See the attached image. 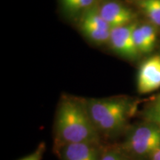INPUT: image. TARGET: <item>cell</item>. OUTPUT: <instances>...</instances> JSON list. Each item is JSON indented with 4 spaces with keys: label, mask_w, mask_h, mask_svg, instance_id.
Instances as JSON below:
<instances>
[{
    "label": "cell",
    "mask_w": 160,
    "mask_h": 160,
    "mask_svg": "<svg viewBox=\"0 0 160 160\" xmlns=\"http://www.w3.org/2000/svg\"><path fill=\"white\" fill-rule=\"evenodd\" d=\"M160 147V127L151 123L139 125L130 132L125 142V149L139 157H151Z\"/></svg>",
    "instance_id": "3957f363"
},
{
    "label": "cell",
    "mask_w": 160,
    "mask_h": 160,
    "mask_svg": "<svg viewBox=\"0 0 160 160\" xmlns=\"http://www.w3.org/2000/svg\"><path fill=\"white\" fill-rule=\"evenodd\" d=\"M99 160H126V159L119 151L111 150L102 154Z\"/></svg>",
    "instance_id": "5bb4252c"
},
{
    "label": "cell",
    "mask_w": 160,
    "mask_h": 160,
    "mask_svg": "<svg viewBox=\"0 0 160 160\" xmlns=\"http://www.w3.org/2000/svg\"><path fill=\"white\" fill-rule=\"evenodd\" d=\"M85 104L98 131L109 136L124 128L132 112V104L122 98L91 99Z\"/></svg>",
    "instance_id": "7a4b0ae2"
},
{
    "label": "cell",
    "mask_w": 160,
    "mask_h": 160,
    "mask_svg": "<svg viewBox=\"0 0 160 160\" xmlns=\"http://www.w3.org/2000/svg\"><path fill=\"white\" fill-rule=\"evenodd\" d=\"M57 137L61 145L71 143L98 145L99 131L80 100L66 99L62 102L56 119Z\"/></svg>",
    "instance_id": "6da1fadb"
},
{
    "label": "cell",
    "mask_w": 160,
    "mask_h": 160,
    "mask_svg": "<svg viewBox=\"0 0 160 160\" xmlns=\"http://www.w3.org/2000/svg\"><path fill=\"white\" fill-rule=\"evenodd\" d=\"M95 1L96 0H76L70 11V13H77L82 10H85V11H88L93 8Z\"/></svg>",
    "instance_id": "4fadbf2b"
},
{
    "label": "cell",
    "mask_w": 160,
    "mask_h": 160,
    "mask_svg": "<svg viewBox=\"0 0 160 160\" xmlns=\"http://www.w3.org/2000/svg\"><path fill=\"white\" fill-rule=\"evenodd\" d=\"M136 24L122 26L113 28L111 31L109 42L116 53L128 59H134L138 52L133 42V32Z\"/></svg>",
    "instance_id": "5b68a950"
},
{
    "label": "cell",
    "mask_w": 160,
    "mask_h": 160,
    "mask_svg": "<svg viewBox=\"0 0 160 160\" xmlns=\"http://www.w3.org/2000/svg\"><path fill=\"white\" fill-rule=\"evenodd\" d=\"M160 88V56L154 55L140 66L137 76V90L147 94Z\"/></svg>",
    "instance_id": "277c9868"
},
{
    "label": "cell",
    "mask_w": 160,
    "mask_h": 160,
    "mask_svg": "<svg viewBox=\"0 0 160 160\" xmlns=\"http://www.w3.org/2000/svg\"><path fill=\"white\" fill-rule=\"evenodd\" d=\"M133 37L135 46L139 53H148L153 51V48L148 43L147 40L145 39L138 25H136L135 28L133 30Z\"/></svg>",
    "instance_id": "30bf717a"
},
{
    "label": "cell",
    "mask_w": 160,
    "mask_h": 160,
    "mask_svg": "<svg viewBox=\"0 0 160 160\" xmlns=\"http://www.w3.org/2000/svg\"><path fill=\"white\" fill-rule=\"evenodd\" d=\"M139 27L145 39L147 40L148 43L153 49L156 41H157V31H156L155 28L149 24H144V25H139Z\"/></svg>",
    "instance_id": "7c38bea8"
},
{
    "label": "cell",
    "mask_w": 160,
    "mask_h": 160,
    "mask_svg": "<svg viewBox=\"0 0 160 160\" xmlns=\"http://www.w3.org/2000/svg\"><path fill=\"white\" fill-rule=\"evenodd\" d=\"M158 99H160V97H159V98H158Z\"/></svg>",
    "instance_id": "ac0fdd59"
},
{
    "label": "cell",
    "mask_w": 160,
    "mask_h": 160,
    "mask_svg": "<svg viewBox=\"0 0 160 160\" xmlns=\"http://www.w3.org/2000/svg\"><path fill=\"white\" fill-rule=\"evenodd\" d=\"M145 117L151 123L156 124L160 127V99L157 101L146 111Z\"/></svg>",
    "instance_id": "8fae6325"
},
{
    "label": "cell",
    "mask_w": 160,
    "mask_h": 160,
    "mask_svg": "<svg viewBox=\"0 0 160 160\" xmlns=\"http://www.w3.org/2000/svg\"><path fill=\"white\" fill-rule=\"evenodd\" d=\"M44 149H45V146L40 145L31 154L27 156V157H24L19 160H41L42 157V153L44 152Z\"/></svg>",
    "instance_id": "9a60e30c"
},
{
    "label": "cell",
    "mask_w": 160,
    "mask_h": 160,
    "mask_svg": "<svg viewBox=\"0 0 160 160\" xmlns=\"http://www.w3.org/2000/svg\"><path fill=\"white\" fill-rule=\"evenodd\" d=\"M60 154L62 160H99L97 145L89 143H71L61 145Z\"/></svg>",
    "instance_id": "52a82bcc"
},
{
    "label": "cell",
    "mask_w": 160,
    "mask_h": 160,
    "mask_svg": "<svg viewBox=\"0 0 160 160\" xmlns=\"http://www.w3.org/2000/svg\"><path fill=\"white\" fill-rule=\"evenodd\" d=\"M80 28L88 39H91L93 42L97 44L109 42L111 31L101 29L97 26L84 22H80Z\"/></svg>",
    "instance_id": "ba28073f"
},
{
    "label": "cell",
    "mask_w": 160,
    "mask_h": 160,
    "mask_svg": "<svg viewBox=\"0 0 160 160\" xmlns=\"http://www.w3.org/2000/svg\"><path fill=\"white\" fill-rule=\"evenodd\" d=\"M99 13L112 29L131 24L134 15L125 6L117 2L110 1L102 5Z\"/></svg>",
    "instance_id": "8992f818"
},
{
    "label": "cell",
    "mask_w": 160,
    "mask_h": 160,
    "mask_svg": "<svg viewBox=\"0 0 160 160\" xmlns=\"http://www.w3.org/2000/svg\"><path fill=\"white\" fill-rule=\"evenodd\" d=\"M139 5L150 21L160 26V0H142Z\"/></svg>",
    "instance_id": "9c48e42d"
},
{
    "label": "cell",
    "mask_w": 160,
    "mask_h": 160,
    "mask_svg": "<svg viewBox=\"0 0 160 160\" xmlns=\"http://www.w3.org/2000/svg\"><path fill=\"white\" fill-rule=\"evenodd\" d=\"M75 1L76 0H62V5L64 6L65 10L70 12Z\"/></svg>",
    "instance_id": "2e32d148"
},
{
    "label": "cell",
    "mask_w": 160,
    "mask_h": 160,
    "mask_svg": "<svg viewBox=\"0 0 160 160\" xmlns=\"http://www.w3.org/2000/svg\"><path fill=\"white\" fill-rule=\"evenodd\" d=\"M150 158L151 160H160V147L152 153Z\"/></svg>",
    "instance_id": "e0dca14e"
}]
</instances>
